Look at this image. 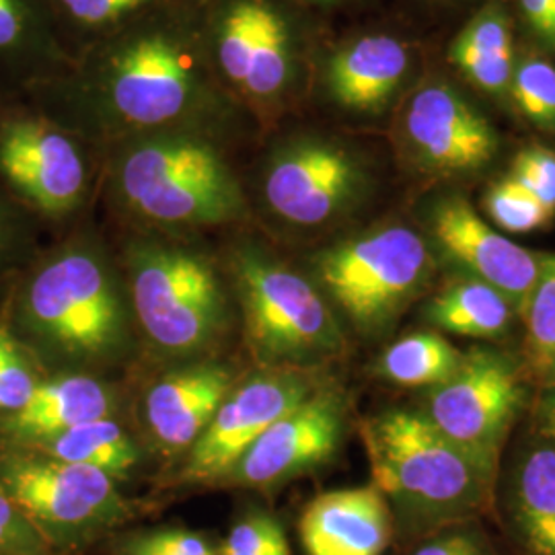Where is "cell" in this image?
<instances>
[{"instance_id": "6da1fadb", "label": "cell", "mask_w": 555, "mask_h": 555, "mask_svg": "<svg viewBox=\"0 0 555 555\" xmlns=\"http://www.w3.org/2000/svg\"><path fill=\"white\" fill-rule=\"evenodd\" d=\"M27 98L101 155L119 140L155 132H202L238 151L259 140L212 70L198 0L91 46Z\"/></svg>"}, {"instance_id": "7a4b0ae2", "label": "cell", "mask_w": 555, "mask_h": 555, "mask_svg": "<svg viewBox=\"0 0 555 555\" xmlns=\"http://www.w3.org/2000/svg\"><path fill=\"white\" fill-rule=\"evenodd\" d=\"M116 259L87 227H75L25 263L2 323L38 366L85 373L130 352L132 330Z\"/></svg>"}, {"instance_id": "3957f363", "label": "cell", "mask_w": 555, "mask_h": 555, "mask_svg": "<svg viewBox=\"0 0 555 555\" xmlns=\"http://www.w3.org/2000/svg\"><path fill=\"white\" fill-rule=\"evenodd\" d=\"M237 146L202 132H155L103 153L101 192L128 231L196 237L254 224Z\"/></svg>"}, {"instance_id": "277c9868", "label": "cell", "mask_w": 555, "mask_h": 555, "mask_svg": "<svg viewBox=\"0 0 555 555\" xmlns=\"http://www.w3.org/2000/svg\"><path fill=\"white\" fill-rule=\"evenodd\" d=\"M198 17L212 70L259 139L307 116L318 15L293 0H198Z\"/></svg>"}, {"instance_id": "5b68a950", "label": "cell", "mask_w": 555, "mask_h": 555, "mask_svg": "<svg viewBox=\"0 0 555 555\" xmlns=\"http://www.w3.org/2000/svg\"><path fill=\"white\" fill-rule=\"evenodd\" d=\"M254 222L286 237L344 231L377 192V169L358 140L293 119L263 134L243 173Z\"/></svg>"}, {"instance_id": "8992f818", "label": "cell", "mask_w": 555, "mask_h": 555, "mask_svg": "<svg viewBox=\"0 0 555 555\" xmlns=\"http://www.w3.org/2000/svg\"><path fill=\"white\" fill-rule=\"evenodd\" d=\"M373 483L410 533L474 522L490 508L496 469L444 437L416 410H387L362 424Z\"/></svg>"}, {"instance_id": "52a82bcc", "label": "cell", "mask_w": 555, "mask_h": 555, "mask_svg": "<svg viewBox=\"0 0 555 555\" xmlns=\"http://www.w3.org/2000/svg\"><path fill=\"white\" fill-rule=\"evenodd\" d=\"M235 231L222 261L254 358L263 369L297 371L336 358L346 348V337L315 282L280 258L256 224Z\"/></svg>"}, {"instance_id": "ba28073f", "label": "cell", "mask_w": 555, "mask_h": 555, "mask_svg": "<svg viewBox=\"0 0 555 555\" xmlns=\"http://www.w3.org/2000/svg\"><path fill=\"white\" fill-rule=\"evenodd\" d=\"M119 261L134 315L163 354L199 357L229 332L231 307L219 261L196 237L130 231Z\"/></svg>"}, {"instance_id": "9c48e42d", "label": "cell", "mask_w": 555, "mask_h": 555, "mask_svg": "<svg viewBox=\"0 0 555 555\" xmlns=\"http://www.w3.org/2000/svg\"><path fill=\"white\" fill-rule=\"evenodd\" d=\"M437 254L414 224L385 219L309 256V278L360 336L378 337L430 286Z\"/></svg>"}, {"instance_id": "30bf717a", "label": "cell", "mask_w": 555, "mask_h": 555, "mask_svg": "<svg viewBox=\"0 0 555 555\" xmlns=\"http://www.w3.org/2000/svg\"><path fill=\"white\" fill-rule=\"evenodd\" d=\"M101 171L100 151L27 95L0 98V185L40 224L79 219Z\"/></svg>"}, {"instance_id": "8fae6325", "label": "cell", "mask_w": 555, "mask_h": 555, "mask_svg": "<svg viewBox=\"0 0 555 555\" xmlns=\"http://www.w3.org/2000/svg\"><path fill=\"white\" fill-rule=\"evenodd\" d=\"M416 80L417 46L405 34L385 25L350 29L319 41L309 112L341 126L389 124Z\"/></svg>"}, {"instance_id": "7c38bea8", "label": "cell", "mask_w": 555, "mask_h": 555, "mask_svg": "<svg viewBox=\"0 0 555 555\" xmlns=\"http://www.w3.org/2000/svg\"><path fill=\"white\" fill-rule=\"evenodd\" d=\"M387 128L399 165L422 178H476L500 153L492 119L438 73L417 77Z\"/></svg>"}, {"instance_id": "4fadbf2b", "label": "cell", "mask_w": 555, "mask_h": 555, "mask_svg": "<svg viewBox=\"0 0 555 555\" xmlns=\"http://www.w3.org/2000/svg\"><path fill=\"white\" fill-rule=\"evenodd\" d=\"M0 483L50 547L73 545L126 515L114 477L40 451L0 447Z\"/></svg>"}, {"instance_id": "5bb4252c", "label": "cell", "mask_w": 555, "mask_h": 555, "mask_svg": "<svg viewBox=\"0 0 555 555\" xmlns=\"http://www.w3.org/2000/svg\"><path fill=\"white\" fill-rule=\"evenodd\" d=\"M527 375L515 358L474 348L455 373L426 391L422 414L444 437L496 469L500 453L527 403Z\"/></svg>"}, {"instance_id": "9a60e30c", "label": "cell", "mask_w": 555, "mask_h": 555, "mask_svg": "<svg viewBox=\"0 0 555 555\" xmlns=\"http://www.w3.org/2000/svg\"><path fill=\"white\" fill-rule=\"evenodd\" d=\"M309 371L263 369L233 387L190 449L181 469L188 483H220L274 422L318 391Z\"/></svg>"}, {"instance_id": "2e32d148", "label": "cell", "mask_w": 555, "mask_h": 555, "mask_svg": "<svg viewBox=\"0 0 555 555\" xmlns=\"http://www.w3.org/2000/svg\"><path fill=\"white\" fill-rule=\"evenodd\" d=\"M424 237L459 274L476 278L511 298L518 315L535 286L543 254L496 231L459 192L438 194L424 208Z\"/></svg>"}, {"instance_id": "e0dca14e", "label": "cell", "mask_w": 555, "mask_h": 555, "mask_svg": "<svg viewBox=\"0 0 555 555\" xmlns=\"http://www.w3.org/2000/svg\"><path fill=\"white\" fill-rule=\"evenodd\" d=\"M346 435V408L336 391L319 387L293 412L280 417L220 483L274 488L309 474L336 455Z\"/></svg>"}, {"instance_id": "ac0fdd59", "label": "cell", "mask_w": 555, "mask_h": 555, "mask_svg": "<svg viewBox=\"0 0 555 555\" xmlns=\"http://www.w3.org/2000/svg\"><path fill=\"white\" fill-rule=\"evenodd\" d=\"M307 555H383L393 537V513L375 483L313 498L298 520Z\"/></svg>"}, {"instance_id": "d6986e66", "label": "cell", "mask_w": 555, "mask_h": 555, "mask_svg": "<svg viewBox=\"0 0 555 555\" xmlns=\"http://www.w3.org/2000/svg\"><path fill=\"white\" fill-rule=\"evenodd\" d=\"M233 387V373L219 362L167 373L146 393L151 435L169 453L192 449Z\"/></svg>"}, {"instance_id": "ffe728a7", "label": "cell", "mask_w": 555, "mask_h": 555, "mask_svg": "<svg viewBox=\"0 0 555 555\" xmlns=\"http://www.w3.org/2000/svg\"><path fill=\"white\" fill-rule=\"evenodd\" d=\"M70 62L50 0H0V98L31 93Z\"/></svg>"}, {"instance_id": "44dd1931", "label": "cell", "mask_w": 555, "mask_h": 555, "mask_svg": "<svg viewBox=\"0 0 555 555\" xmlns=\"http://www.w3.org/2000/svg\"><path fill=\"white\" fill-rule=\"evenodd\" d=\"M114 405V391L87 373L41 378L21 410L0 416V447L31 449L75 426L112 416Z\"/></svg>"}, {"instance_id": "7402d4cb", "label": "cell", "mask_w": 555, "mask_h": 555, "mask_svg": "<svg viewBox=\"0 0 555 555\" xmlns=\"http://www.w3.org/2000/svg\"><path fill=\"white\" fill-rule=\"evenodd\" d=\"M449 64L477 93L508 101L515 73V23L502 0H486L467 21L447 52Z\"/></svg>"}, {"instance_id": "603a6c76", "label": "cell", "mask_w": 555, "mask_h": 555, "mask_svg": "<svg viewBox=\"0 0 555 555\" xmlns=\"http://www.w3.org/2000/svg\"><path fill=\"white\" fill-rule=\"evenodd\" d=\"M518 315L511 298L472 276L456 274L422 309L433 327L453 336L494 341L508 336Z\"/></svg>"}, {"instance_id": "cb8c5ba5", "label": "cell", "mask_w": 555, "mask_h": 555, "mask_svg": "<svg viewBox=\"0 0 555 555\" xmlns=\"http://www.w3.org/2000/svg\"><path fill=\"white\" fill-rule=\"evenodd\" d=\"M516 533L529 555H555V447L529 449L516 465L511 492Z\"/></svg>"}, {"instance_id": "d4e9b609", "label": "cell", "mask_w": 555, "mask_h": 555, "mask_svg": "<svg viewBox=\"0 0 555 555\" xmlns=\"http://www.w3.org/2000/svg\"><path fill=\"white\" fill-rule=\"evenodd\" d=\"M194 0H50L60 41L70 60L91 46Z\"/></svg>"}, {"instance_id": "484cf974", "label": "cell", "mask_w": 555, "mask_h": 555, "mask_svg": "<svg viewBox=\"0 0 555 555\" xmlns=\"http://www.w3.org/2000/svg\"><path fill=\"white\" fill-rule=\"evenodd\" d=\"M31 451L100 469L114 479L128 476L139 463L137 444L112 417L75 426L59 437L31 447Z\"/></svg>"}, {"instance_id": "4316f807", "label": "cell", "mask_w": 555, "mask_h": 555, "mask_svg": "<svg viewBox=\"0 0 555 555\" xmlns=\"http://www.w3.org/2000/svg\"><path fill=\"white\" fill-rule=\"evenodd\" d=\"M463 352L437 332H416L399 337L377 360L378 377L397 387L433 389L451 377Z\"/></svg>"}, {"instance_id": "83f0119b", "label": "cell", "mask_w": 555, "mask_h": 555, "mask_svg": "<svg viewBox=\"0 0 555 555\" xmlns=\"http://www.w3.org/2000/svg\"><path fill=\"white\" fill-rule=\"evenodd\" d=\"M520 318L525 323V375L541 383L555 366V254H543L535 286Z\"/></svg>"}, {"instance_id": "f1b7e54d", "label": "cell", "mask_w": 555, "mask_h": 555, "mask_svg": "<svg viewBox=\"0 0 555 555\" xmlns=\"http://www.w3.org/2000/svg\"><path fill=\"white\" fill-rule=\"evenodd\" d=\"M508 101L533 128L555 137V64L543 52L516 56Z\"/></svg>"}, {"instance_id": "f546056e", "label": "cell", "mask_w": 555, "mask_h": 555, "mask_svg": "<svg viewBox=\"0 0 555 555\" xmlns=\"http://www.w3.org/2000/svg\"><path fill=\"white\" fill-rule=\"evenodd\" d=\"M481 206L486 210V217L492 220L500 231L513 235H529L535 231H543L555 220L554 215L508 173L486 190Z\"/></svg>"}, {"instance_id": "4dcf8cb0", "label": "cell", "mask_w": 555, "mask_h": 555, "mask_svg": "<svg viewBox=\"0 0 555 555\" xmlns=\"http://www.w3.org/2000/svg\"><path fill=\"white\" fill-rule=\"evenodd\" d=\"M38 229L40 222L0 185V278L17 276L38 254Z\"/></svg>"}, {"instance_id": "1f68e13d", "label": "cell", "mask_w": 555, "mask_h": 555, "mask_svg": "<svg viewBox=\"0 0 555 555\" xmlns=\"http://www.w3.org/2000/svg\"><path fill=\"white\" fill-rule=\"evenodd\" d=\"M40 383L38 364L0 323V416L21 410Z\"/></svg>"}, {"instance_id": "d6a6232c", "label": "cell", "mask_w": 555, "mask_h": 555, "mask_svg": "<svg viewBox=\"0 0 555 555\" xmlns=\"http://www.w3.org/2000/svg\"><path fill=\"white\" fill-rule=\"evenodd\" d=\"M220 555H291L284 531L274 516H245L231 529Z\"/></svg>"}, {"instance_id": "836d02e7", "label": "cell", "mask_w": 555, "mask_h": 555, "mask_svg": "<svg viewBox=\"0 0 555 555\" xmlns=\"http://www.w3.org/2000/svg\"><path fill=\"white\" fill-rule=\"evenodd\" d=\"M511 178L527 188L555 217V151L543 144L522 146L511 163Z\"/></svg>"}, {"instance_id": "e575fe53", "label": "cell", "mask_w": 555, "mask_h": 555, "mask_svg": "<svg viewBox=\"0 0 555 555\" xmlns=\"http://www.w3.org/2000/svg\"><path fill=\"white\" fill-rule=\"evenodd\" d=\"M50 545L0 483V555H50Z\"/></svg>"}, {"instance_id": "d590c367", "label": "cell", "mask_w": 555, "mask_h": 555, "mask_svg": "<svg viewBox=\"0 0 555 555\" xmlns=\"http://www.w3.org/2000/svg\"><path fill=\"white\" fill-rule=\"evenodd\" d=\"M124 555H217V552L198 533L163 529L128 539Z\"/></svg>"}, {"instance_id": "8d00e7d4", "label": "cell", "mask_w": 555, "mask_h": 555, "mask_svg": "<svg viewBox=\"0 0 555 555\" xmlns=\"http://www.w3.org/2000/svg\"><path fill=\"white\" fill-rule=\"evenodd\" d=\"M412 555H494V550L474 522H463L433 533Z\"/></svg>"}, {"instance_id": "74e56055", "label": "cell", "mask_w": 555, "mask_h": 555, "mask_svg": "<svg viewBox=\"0 0 555 555\" xmlns=\"http://www.w3.org/2000/svg\"><path fill=\"white\" fill-rule=\"evenodd\" d=\"M516 15L543 54H555V0H515Z\"/></svg>"}, {"instance_id": "f35d334b", "label": "cell", "mask_w": 555, "mask_h": 555, "mask_svg": "<svg viewBox=\"0 0 555 555\" xmlns=\"http://www.w3.org/2000/svg\"><path fill=\"white\" fill-rule=\"evenodd\" d=\"M533 428L541 440L555 447V366L547 377L539 383L533 403Z\"/></svg>"}, {"instance_id": "ab89813d", "label": "cell", "mask_w": 555, "mask_h": 555, "mask_svg": "<svg viewBox=\"0 0 555 555\" xmlns=\"http://www.w3.org/2000/svg\"><path fill=\"white\" fill-rule=\"evenodd\" d=\"M300 9L313 13V15H325V13H334V11H344V9H352L360 7L369 0H293Z\"/></svg>"}, {"instance_id": "60d3db41", "label": "cell", "mask_w": 555, "mask_h": 555, "mask_svg": "<svg viewBox=\"0 0 555 555\" xmlns=\"http://www.w3.org/2000/svg\"><path fill=\"white\" fill-rule=\"evenodd\" d=\"M430 2H461V0H430Z\"/></svg>"}]
</instances>
